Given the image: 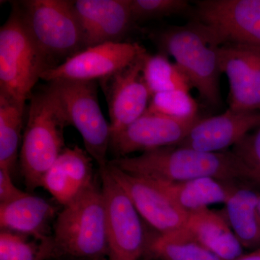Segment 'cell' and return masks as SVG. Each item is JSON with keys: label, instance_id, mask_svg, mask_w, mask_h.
Listing matches in <instances>:
<instances>
[{"label": "cell", "instance_id": "cell-1", "mask_svg": "<svg viewBox=\"0 0 260 260\" xmlns=\"http://www.w3.org/2000/svg\"><path fill=\"white\" fill-rule=\"evenodd\" d=\"M109 162L123 172L150 180L213 178L234 185L251 184L260 188L250 171L232 150L204 152L184 147H164Z\"/></svg>", "mask_w": 260, "mask_h": 260}, {"label": "cell", "instance_id": "cell-2", "mask_svg": "<svg viewBox=\"0 0 260 260\" xmlns=\"http://www.w3.org/2000/svg\"><path fill=\"white\" fill-rule=\"evenodd\" d=\"M150 37L160 53L174 58L206 104L221 105L219 51L222 44L209 27L194 19L186 25L154 30Z\"/></svg>", "mask_w": 260, "mask_h": 260}, {"label": "cell", "instance_id": "cell-3", "mask_svg": "<svg viewBox=\"0 0 260 260\" xmlns=\"http://www.w3.org/2000/svg\"><path fill=\"white\" fill-rule=\"evenodd\" d=\"M19 161L28 191L42 187L43 178L66 147L64 128L70 125L60 99L47 85L29 99Z\"/></svg>", "mask_w": 260, "mask_h": 260}, {"label": "cell", "instance_id": "cell-4", "mask_svg": "<svg viewBox=\"0 0 260 260\" xmlns=\"http://www.w3.org/2000/svg\"><path fill=\"white\" fill-rule=\"evenodd\" d=\"M53 257L109 260L105 205L100 176L78 199L62 207L51 237Z\"/></svg>", "mask_w": 260, "mask_h": 260}, {"label": "cell", "instance_id": "cell-5", "mask_svg": "<svg viewBox=\"0 0 260 260\" xmlns=\"http://www.w3.org/2000/svg\"><path fill=\"white\" fill-rule=\"evenodd\" d=\"M14 3L49 70L86 49L74 1L23 0Z\"/></svg>", "mask_w": 260, "mask_h": 260}, {"label": "cell", "instance_id": "cell-6", "mask_svg": "<svg viewBox=\"0 0 260 260\" xmlns=\"http://www.w3.org/2000/svg\"><path fill=\"white\" fill-rule=\"evenodd\" d=\"M0 28V93L28 102L47 63L27 30L14 2Z\"/></svg>", "mask_w": 260, "mask_h": 260}, {"label": "cell", "instance_id": "cell-7", "mask_svg": "<svg viewBox=\"0 0 260 260\" xmlns=\"http://www.w3.org/2000/svg\"><path fill=\"white\" fill-rule=\"evenodd\" d=\"M47 83L60 99L70 125L81 135L87 153L99 168L107 166L112 133L99 106V82L60 79Z\"/></svg>", "mask_w": 260, "mask_h": 260}, {"label": "cell", "instance_id": "cell-8", "mask_svg": "<svg viewBox=\"0 0 260 260\" xmlns=\"http://www.w3.org/2000/svg\"><path fill=\"white\" fill-rule=\"evenodd\" d=\"M99 174L105 205L109 260H140L148 242L144 220L107 165L99 168Z\"/></svg>", "mask_w": 260, "mask_h": 260}, {"label": "cell", "instance_id": "cell-9", "mask_svg": "<svg viewBox=\"0 0 260 260\" xmlns=\"http://www.w3.org/2000/svg\"><path fill=\"white\" fill-rule=\"evenodd\" d=\"M195 5V20L209 27L222 46L260 49V0H201Z\"/></svg>", "mask_w": 260, "mask_h": 260}, {"label": "cell", "instance_id": "cell-10", "mask_svg": "<svg viewBox=\"0 0 260 260\" xmlns=\"http://www.w3.org/2000/svg\"><path fill=\"white\" fill-rule=\"evenodd\" d=\"M146 52L138 43H107L86 48L64 63L44 73L41 79L102 83Z\"/></svg>", "mask_w": 260, "mask_h": 260}, {"label": "cell", "instance_id": "cell-11", "mask_svg": "<svg viewBox=\"0 0 260 260\" xmlns=\"http://www.w3.org/2000/svg\"><path fill=\"white\" fill-rule=\"evenodd\" d=\"M201 118L179 121L147 109L134 122L111 138L109 152L114 158L135 152L150 151L164 147L177 146Z\"/></svg>", "mask_w": 260, "mask_h": 260}, {"label": "cell", "instance_id": "cell-12", "mask_svg": "<svg viewBox=\"0 0 260 260\" xmlns=\"http://www.w3.org/2000/svg\"><path fill=\"white\" fill-rule=\"evenodd\" d=\"M146 53L101 83L109 107L112 137L127 127L148 109L152 94L143 75Z\"/></svg>", "mask_w": 260, "mask_h": 260}, {"label": "cell", "instance_id": "cell-13", "mask_svg": "<svg viewBox=\"0 0 260 260\" xmlns=\"http://www.w3.org/2000/svg\"><path fill=\"white\" fill-rule=\"evenodd\" d=\"M107 167L141 218L154 231L167 234L185 226L189 213L181 209L151 181L123 172L109 162Z\"/></svg>", "mask_w": 260, "mask_h": 260}, {"label": "cell", "instance_id": "cell-14", "mask_svg": "<svg viewBox=\"0 0 260 260\" xmlns=\"http://www.w3.org/2000/svg\"><path fill=\"white\" fill-rule=\"evenodd\" d=\"M219 56L230 87L229 109L260 112V49L226 44L220 47Z\"/></svg>", "mask_w": 260, "mask_h": 260}, {"label": "cell", "instance_id": "cell-15", "mask_svg": "<svg viewBox=\"0 0 260 260\" xmlns=\"http://www.w3.org/2000/svg\"><path fill=\"white\" fill-rule=\"evenodd\" d=\"M74 6L86 48L122 42L135 25L130 0H76Z\"/></svg>", "mask_w": 260, "mask_h": 260}, {"label": "cell", "instance_id": "cell-16", "mask_svg": "<svg viewBox=\"0 0 260 260\" xmlns=\"http://www.w3.org/2000/svg\"><path fill=\"white\" fill-rule=\"evenodd\" d=\"M259 126L260 112L229 109L220 115L200 119L177 146L204 152L225 151Z\"/></svg>", "mask_w": 260, "mask_h": 260}, {"label": "cell", "instance_id": "cell-17", "mask_svg": "<svg viewBox=\"0 0 260 260\" xmlns=\"http://www.w3.org/2000/svg\"><path fill=\"white\" fill-rule=\"evenodd\" d=\"M93 159L78 146L65 148L42 181L58 204L62 207L78 199L99 177L94 174Z\"/></svg>", "mask_w": 260, "mask_h": 260}, {"label": "cell", "instance_id": "cell-18", "mask_svg": "<svg viewBox=\"0 0 260 260\" xmlns=\"http://www.w3.org/2000/svg\"><path fill=\"white\" fill-rule=\"evenodd\" d=\"M59 213L50 202L28 193L11 203L0 205V228L43 242L52 236Z\"/></svg>", "mask_w": 260, "mask_h": 260}, {"label": "cell", "instance_id": "cell-19", "mask_svg": "<svg viewBox=\"0 0 260 260\" xmlns=\"http://www.w3.org/2000/svg\"><path fill=\"white\" fill-rule=\"evenodd\" d=\"M260 188L251 184L234 187L225 203L224 216L244 249L260 248Z\"/></svg>", "mask_w": 260, "mask_h": 260}, {"label": "cell", "instance_id": "cell-20", "mask_svg": "<svg viewBox=\"0 0 260 260\" xmlns=\"http://www.w3.org/2000/svg\"><path fill=\"white\" fill-rule=\"evenodd\" d=\"M185 226L221 260H234L244 254V248L223 213L208 208L197 210L189 213Z\"/></svg>", "mask_w": 260, "mask_h": 260}, {"label": "cell", "instance_id": "cell-21", "mask_svg": "<svg viewBox=\"0 0 260 260\" xmlns=\"http://www.w3.org/2000/svg\"><path fill=\"white\" fill-rule=\"evenodd\" d=\"M187 213L224 203L235 186L213 178H200L184 181L150 180Z\"/></svg>", "mask_w": 260, "mask_h": 260}, {"label": "cell", "instance_id": "cell-22", "mask_svg": "<svg viewBox=\"0 0 260 260\" xmlns=\"http://www.w3.org/2000/svg\"><path fill=\"white\" fill-rule=\"evenodd\" d=\"M145 260H221L214 254L186 226L174 232H148Z\"/></svg>", "mask_w": 260, "mask_h": 260}, {"label": "cell", "instance_id": "cell-23", "mask_svg": "<svg viewBox=\"0 0 260 260\" xmlns=\"http://www.w3.org/2000/svg\"><path fill=\"white\" fill-rule=\"evenodd\" d=\"M25 104L0 93V169L11 173L20 155Z\"/></svg>", "mask_w": 260, "mask_h": 260}, {"label": "cell", "instance_id": "cell-24", "mask_svg": "<svg viewBox=\"0 0 260 260\" xmlns=\"http://www.w3.org/2000/svg\"><path fill=\"white\" fill-rule=\"evenodd\" d=\"M143 78L152 95L172 90L189 92L193 88L190 80L176 63L159 52L146 53L143 68Z\"/></svg>", "mask_w": 260, "mask_h": 260}, {"label": "cell", "instance_id": "cell-25", "mask_svg": "<svg viewBox=\"0 0 260 260\" xmlns=\"http://www.w3.org/2000/svg\"><path fill=\"white\" fill-rule=\"evenodd\" d=\"M51 237L41 242L22 234L1 230L0 260L51 259L53 257Z\"/></svg>", "mask_w": 260, "mask_h": 260}, {"label": "cell", "instance_id": "cell-26", "mask_svg": "<svg viewBox=\"0 0 260 260\" xmlns=\"http://www.w3.org/2000/svg\"><path fill=\"white\" fill-rule=\"evenodd\" d=\"M148 110L179 121H193L200 118L198 103L189 92L184 90L154 94Z\"/></svg>", "mask_w": 260, "mask_h": 260}, {"label": "cell", "instance_id": "cell-27", "mask_svg": "<svg viewBox=\"0 0 260 260\" xmlns=\"http://www.w3.org/2000/svg\"><path fill=\"white\" fill-rule=\"evenodd\" d=\"M132 17L135 25L190 11L186 0H130Z\"/></svg>", "mask_w": 260, "mask_h": 260}, {"label": "cell", "instance_id": "cell-28", "mask_svg": "<svg viewBox=\"0 0 260 260\" xmlns=\"http://www.w3.org/2000/svg\"><path fill=\"white\" fill-rule=\"evenodd\" d=\"M232 151L245 164L260 186V126L244 137Z\"/></svg>", "mask_w": 260, "mask_h": 260}, {"label": "cell", "instance_id": "cell-29", "mask_svg": "<svg viewBox=\"0 0 260 260\" xmlns=\"http://www.w3.org/2000/svg\"><path fill=\"white\" fill-rule=\"evenodd\" d=\"M28 194L15 185L9 170L0 169V205L11 203Z\"/></svg>", "mask_w": 260, "mask_h": 260}, {"label": "cell", "instance_id": "cell-30", "mask_svg": "<svg viewBox=\"0 0 260 260\" xmlns=\"http://www.w3.org/2000/svg\"><path fill=\"white\" fill-rule=\"evenodd\" d=\"M234 260H260V248L248 254H244Z\"/></svg>", "mask_w": 260, "mask_h": 260}, {"label": "cell", "instance_id": "cell-31", "mask_svg": "<svg viewBox=\"0 0 260 260\" xmlns=\"http://www.w3.org/2000/svg\"><path fill=\"white\" fill-rule=\"evenodd\" d=\"M48 260H96L90 259V258L79 257V256L61 255L55 256V257L51 258Z\"/></svg>", "mask_w": 260, "mask_h": 260}, {"label": "cell", "instance_id": "cell-32", "mask_svg": "<svg viewBox=\"0 0 260 260\" xmlns=\"http://www.w3.org/2000/svg\"><path fill=\"white\" fill-rule=\"evenodd\" d=\"M259 211H260V199H259Z\"/></svg>", "mask_w": 260, "mask_h": 260}]
</instances>
